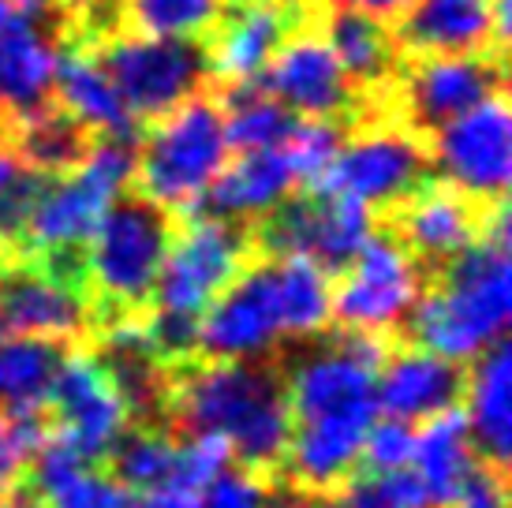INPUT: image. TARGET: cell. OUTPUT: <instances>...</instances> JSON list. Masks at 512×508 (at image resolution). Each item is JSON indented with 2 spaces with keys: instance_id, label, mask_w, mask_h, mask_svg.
<instances>
[{
  "instance_id": "cell-1",
  "label": "cell",
  "mask_w": 512,
  "mask_h": 508,
  "mask_svg": "<svg viewBox=\"0 0 512 508\" xmlns=\"http://www.w3.org/2000/svg\"><path fill=\"white\" fill-rule=\"evenodd\" d=\"M397 344L382 333L337 329L333 337L322 333L307 352H277L292 415L285 482L333 497L356 475L363 438L378 419V370Z\"/></svg>"
},
{
  "instance_id": "cell-2",
  "label": "cell",
  "mask_w": 512,
  "mask_h": 508,
  "mask_svg": "<svg viewBox=\"0 0 512 508\" xmlns=\"http://www.w3.org/2000/svg\"><path fill=\"white\" fill-rule=\"evenodd\" d=\"M169 434H214L258 479L281 475L292 434L281 359H195L169 374Z\"/></svg>"
},
{
  "instance_id": "cell-3",
  "label": "cell",
  "mask_w": 512,
  "mask_h": 508,
  "mask_svg": "<svg viewBox=\"0 0 512 508\" xmlns=\"http://www.w3.org/2000/svg\"><path fill=\"white\" fill-rule=\"evenodd\" d=\"M512 314L509 202H494L483 236L468 251L427 273V288L412 307L400 340L415 348L468 363L505 337Z\"/></svg>"
},
{
  "instance_id": "cell-4",
  "label": "cell",
  "mask_w": 512,
  "mask_h": 508,
  "mask_svg": "<svg viewBox=\"0 0 512 508\" xmlns=\"http://www.w3.org/2000/svg\"><path fill=\"white\" fill-rule=\"evenodd\" d=\"M172 236L176 217L143 195L116 198L105 210L86 243V299L94 311V333L150 311Z\"/></svg>"
},
{
  "instance_id": "cell-5",
  "label": "cell",
  "mask_w": 512,
  "mask_h": 508,
  "mask_svg": "<svg viewBox=\"0 0 512 508\" xmlns=\"http://www.w3.org/2000/svg\"><path fill=\"white\" fill-rule=\"evenodd\" d=\"M228 165L225 113L214 86L184 101L180 109L146 127V142L135 157V195L165 213L195 217L202 198Z\"/></svg>"
},
{
  "instance_id": "cell-6",
  "label": "cell",
  "mask_w": 512,
  "mask_h": 508,
  "mask_svg": "<svg viewBox=\"0 0 512 508\" xmlns=\"http://www.w3.org/2000/svg\"><path fill=\"white\" fill-rule=\"evenodd\" d=\"M247 232L255 258H307L333 277L352 266V258L367 247L378 232V217L348 195L292 191L281 206L247 225Z\"/></svg>"
},
{
  "instance_id": "cell-7",
  "label": "cell",
  "mask_w": 512,
  "mask_h": 508,
  "mask_svg": "<svg viewBox=\"0 0 512 508\" xmlns=\"http://www.w3.org/2000/svg\"><path fill=\"white\" fill-rule=\"evenodd\" d=\"M94 53L105 75L113 79L124 109L143 131L210 86V64L202 42L143 38L131 30H116Z\"/></svg>"
},
{
  "instance_id": "cell-8",
  "label": "cell",
  "mask_w": 512,
  "mask_h": 508,
  "mask_svg": "<svg viewBox=\"0 0 512 508\" xmlns=\"http://www.w3.org/2000/svg\"><path fill=\"white\" fill-rule=\"evenodd\" d=\"M430 169V146L419 135L389 116H367L352 124V135H344L326 180L314 191L356 198L374 217H382L427 184Z\"/></svg>"
},
{
  "instance_id": "cell-9",
  "label": "cell",
  "mask_w": 512,
  "mask_h": 508,
  "mask_svg": "<svg viewBox=\"0 0 512 508\" xmlns=\"http://www.w3.org/2000/svg\"><path fill=\"white\" fill-rule=\"evenodd\" d=\"M505 90V57L460 53V57H404L382 101V116L404 124L412 135H430Z\"/></svg>"
},
{
  "instance_id": "cell-10",
  "label": "cell",
  "mask_w": 512,
  "mask_h": 508,
  "mask_svg": "<svg viewBox=\"0 0 512 508\" xmlns=\"http://www.w3.org/2000/svg\"><path fill=\"white\" fill-rule=\"evenodd\" d=\"M251 258H255V247H251L247 225L195 213L187 217V225H176L150 307L202 318V311L240 277Z\"/></svg>"
},
{
  "instance_id": "cell-11",
  "label": "cell",
  "mask_w": 512,
  "mask_h": 508,
  "mask_svg": "<svg viewBox=\"0 0 512 508\" xmlns=\"http://www.w3.org/2000/svg\"><path fill=\"white\" fill-rule=\"evenodd\" d=\"M427 288V269L415 262L385 228L352 258L344 277L333 284V322L341 329L397 337L412 307Z\"/></svg>"
},
{
  "instance_id": "cell-12",
  "label": "cell",
  "mask_w": 512,
  "mask_h": 508,
  "mask_svg": "<svg viewBox=\"0 0 512 508\" xmlns=\"http://www.w3.org/2000/svg\"><path fill=\"white\" fill-rule=\"evenodd\" d=\"M427 146L430 165H438L449 187L483 206L505 202L512 176V113L505 90L438 127Z\"/></svg>"
},
{
  "instance_id": "cell-13",
  "label": "cell",
  "mask_w": 512,
  "mask_h": 508,
  "mask_svg": "<svg viewBox=\"0 0 512 508\" xmlns=\"http://www.w3.org/2000/svg\"><path fill=\"white\" fill-rule=\"evenodd\" d=\"M288 348L277 262L251 258L236 281L202 311L199 359H273Z\"/></svg>"
},
{
  "instance_id": "cell-14",
  "label": "cell",
  "mask_w": 512,
  "mask_h": 508,
  "mask_svg": "<svg viewBox=\"0 0 512 508\" xmlns=\"http://www.w3.org/2000/svg\"><path fill=\"white\" fill-rule=\"evenodd\" d=\"M318 12L322 0H221V15L202 38L210 86L255 83L273 53Z\"/></svg>"
},
{
  "instance_id": "cell-15",
  "label": "cell",
  "mask_w": 512,
  "mask_h": 508,
  "mask_svg": "<svg viewBox=\"0 0 512 508\" xmlns=\"http://www.w3.org/2000/svg\"><path fill=\"white\" fill-rule=\"evenodd\" d=\"M255 83L273 101H281L288 113H299L303 120H341L348 127L367 120V105L356 94V86L348 83L344 68L322 38L318 19L299 27L273 53Z\"/></svg>"
},
{
  "instance_id": "cell-16",
  "label": "cell",
  "mask_w": 512,
  "mask_h": 508,
  "mask_svg": "<svg viewBox=\"0 0 512 508\" xmlns=\"http://www.w3.org/2000/svg\"><path fill=\"white\" fill-rule=\"evenodd\" d=\"M45 415H49V434L79 452L86 464H101L113 452L116 438L131 426L128 408L116 396L105 367L86 348L64 352Z\"/></svg>"
},
{
  "instance_id": "cell-17",
  "label": "cell",
  "mask_w": 512,
  "mask_h": 508,
  "mask_svg": "<svg viewBox=\"0 0 512 508\" xmlns=\"http://www.w3.org/2000/svg\"><path fill=\"white\" fill-rule=\"evenodd\" d=\"M486 213L490 206L430 176L419 191H412L393 210H385L378 217V228H385L419 266L434 273L483 236Z\"/></svg>"
},
{
  "instance_id": "cell-18",
  "label": "cell",
  "mask_w": 512,
  "mask_h": 508,
  "mask_svg": "<svg viewBox=\"0 0 512 508\" xmlns=\"http://www.w3.org/2000/svg\"><path fill=\"white\" fill-rule=\"evenodd\" d=\"M0 329L12 337L86 348V344H94V311L83 292L64 288L30 262H4L0 269Z\"/></svg>"
},
{
  "instance_id": "cell-19",
  "label": "cell",
  "mask_w": 512,
  "mask_h": 508,
  "mask_svg": "<svg viewBox=\"0 0 512 508\" xmlns=\"http://www.w3.org/2000/svg\"><path fill=\"white\" fill-rule=\"evenodd\" d=\"M464 363L441 359V355L415 348L400 340L378 370V411L400 423H427L464 400Z\"/></svg>"
},
{
  "instance_id": "cell-20",
  "label": "cell",
  "mask_w": 512,
  "mask_h": 508,
  "mask_svg": "<svg viewBox=\"0 0 512 508\" xmlns=\"http://www.w3.org/2000/svg\"><path fill=\"white\" fill-rule=\"evenodd\" d=\"M393 38L404 57H505L494 30V0H412V8L397 19Z\"/></svg>"
},
{
  "instance_id": "cell-21",
  "label": "cell",
  "mask_w": 512,
  "mask_h": 508,
  "mask_svg": "<svg viewBox=\"0 0 512 508\" xmlns=\"http://www.w3.org/2000/svg\"><path fill=\"white\" fill-rule=\"evenodd\" d=\"M60 30L42 15H15L0 30V127L45 109L53 101Z\"/></svg>"
},
{
  "instance_id": "cell-22",
  "label": "cell",
  "mask_w": 512,
  "mask_h": 508,
  "mask_svg": "<svg viewBox=\"0 0 512 508\" xmlns=\"http://www.w3.org/2000/svg\"><path fill=\"white\" fill-rule=\"evenodd\" d=\"M318 30L348 75V83L356 86V94L367 105V116H382V101L404 60L393 27L370 15L333 8V12H318Z\"/></svg>"
},
{
  "instance_id": "cell-23",
  "label": "cell",
  "mask_w": 512,
  "mask_h": 508,
  "mask_svg": "<svg viewBox=\"0 0 512 508\" xmlns=\"http://www.w3.org/2000/svg\"><path fill=\"white\" fill-rule=\"evenodd\" d=\"M53 101L98 139L139 142L143 135L135 116L124 109L113 79L101 68L98 53L86 45L60 42L57 71H53Z\"/></svg>"
},
{
  "instance_id": "cell-24",
  "label": "cell",
  "mask_w": 512,
  "mask_h": 508,
  "mask_svg": "<svg viewBox=\"0 0 512 508\" xmlns=\"http://www.w3.org/2000/svg\"><path fill=\"white\" fill-rule=\"evenodd\" d=\"M296 172L288 165L285 150H251L228 161L217 176L202 206L210 217H225L236 225H255L273 206H281L296 191ZM199 206V213H202Z\"/></svg>"
},
{
  "instance_id": "cell-25",
  "label": "cell",
  "mask_w": 512,
  "mask_h": 508,
  "mask_svg": "<svg viewBox=\"0 0 512 508\" xmlns=\"http://www.w3.org/2000/svg\"><path fill=\"white\" fill-rule=\"evenodd\" d=\"M468 396V434L479 460L509 471L512 452V348L509 340H494L486 352H479V363L471 367L464 381Z\"/></svg>"
},
{
  "instance_id": "cell-26",
  "label": "cell",
  "mask_w": 512,
  "mask_h": 508,
  "mask_svg": "<svg viewBox=\"0 0 512 508\" xmlns=\"http://www.w3.org/2000/svg\"><path fill=\"white\" fill-rule=\"evenodd\" d=\"M30 494L42 508H135V494L53 434L30 460Z\"/></svg>"
},
{
  "instance_id": "cell-27",
  "label": "cell",
  "mask_w": 512,
  "mask_h": 508,
  "mask_svg": "<svg viewBox=\"0 0 512 508\" xmlns=\"http://www.w3.org/2000/svg\"><path fill=\"white\" fill-rule=\"evenodd\" d=\"M0 131H4V150H12L27 169L42 172L49 180L79 169L98 142V135H90L75 116L60 109L57 101H49L38 113L19 116Z\"/></svg>"
},
{
  "instance_id": "cell-28",
  "label": "cell",
  "mask_w": 512,
  "mask_h": 508,
  "mask_svg": "<svg viewBox=\"0 0 512 508\" xmlns=\"http://www.w3.org/2000/svg\"><path fill=\"white\" fill-rule=\"evenodd\" d=\"M479 464V452L471 445L464 408H449L427 419L423 430H415L412 471L427 486L434 508H445Z\"/></svg>"
},
{
  "instance_id": "cell-29",
  "label": "cell",
  "mask_w": 512,
  "mask_h": 508,
  "mask_svg": "<svg viewBox=\"0 0 512 508\" xmlns=\"http://www.w3.org/2000/svg\"><path fill=\"white\" fill-rule=\"evenodd\" d=\"M64 344L34 337L0 340V415L45 411Z\"/></svg>"
},
{
  "instance_id": "cell-30",
  "label": "cell",
  "mask_w": 512,
  "mask_h": 508,
  "mask_svg": "<svg viewBox=\"0 0 512 508\" xmlns=\"http://www.w3.org/2000/svg\"><path fill=\"white\" fill-rule=\"evenodd\" d=\"M217 101L225 113V139L228 150H281L296 116L281 101H273L258 83L217 86Z\"/></svg>"
},
{
  "instance_id": "cell-31",
  "label": "cell",
  "mask_w": 512,
  "mask_h": 508,
  "mask_svg": "<svg viewBox=\"0 0 512 508\" xmlns=\"http://www.w3.org/2000/svg\"><path fill=\"white\" fill-rule=\"evenodd\" d=\"M176 452L180 441L169 430L157 426H128L116 438L113 452L105 456L109 475H113L128 494H154L161 486H172L176 475Z\"/></svg>"
},
{
  "instance_id": "cell-32",
  "label": "cell",
  "mask_w": 512,
  "mask_h": 508,
  "mask_svg": "<svg viewBox=\"0 0 512 508\" xmlns=\"http://www.w3.org/2000/svg\"><path fill=\"white\" fill-rule=\"evenodd\" d=\"M221 15V0H120V23L143 38L202 42Z\"/></svg>"
},
{
  "instance_id": "cell-33",
  "label": "cell",
  "mask_w": 512,
  "mask_h": 508,
  "mask_svg": "<svg viewBox=\"0 0 512 508\" xmlns=\"http://www.w3.org/2000/svg\"><path fill=\"white\" fill-rule=\"evenodd\" d=\"M45 184L49 176L27 169L12 150H0V251L4 258L19 251Z\"/></svg>"
},
{
  "instance_id": "cell-34",
  "label": "cell",
  "mask_w": 512,
  "mask_h": 508,
  "mask_svg": "<svg viewBox=\"0 0 512 508\" xmlns=\"http://www.w3.org/2000/svg\"><path fill=\"white\" fill-rule=\"evenodd\" d=\"M337 508H434V501L412 467H404L352 475L337 490Z\"/></svg>"
},
{
  "instance_id": "cell-35",
  "label": "cell",
  "mask_w": 512,
  "mask_h": 508,
  "mask_svg": "<svg viewBox=\"0 0 512 508\" xmlns=\"http://www.w3.org/2000/svg\"><path fill=\"white\" fill-rule=\"evenodd\" d=\"M344 135H348V124L341 120H296L292 131L285 139V157L292 172H296V184H303L307 191L326 180L333 157L341 150Z\"/></svg>"
},
{
  "instance_id": "cell-36",
  "label": "cell",
  "mask_w": 512,
  "mask_h": 508,
  "mask_svg": "<svg viewBox=\"0 0 512 508\" xmlns=\"http://www.w3.org/2000/svg\"><path fill=\"white\" fill-rule=\"evenodd\" d=\"M49 438V415L30 411V415H0V501L15 494V486L30 467L34 452Z\"/></svg>"
},
{
  "instance_id": "cell-37",
  "label": "cell",
  "mask_w": 512,
  "mask_h": 508,
  "mask_svg": "<svg viewBox=\"0 0 512 508\" xmlns=\"http://www.w3.org/2000/svg\"><path fill=\"white\" fill-rule=\"evenodd\" d=\"M412 452H415L412 423L374 419V426H370L367 438H363L359 467L363 471H404V467H412Z\"/></svg>"
},
{
  "instance_id": "cell-38",
  "label": "cell",
  "mask_w": 512,
  "mask_h": 508,
  "mask_svg": "<svg viewBox=\"0 0 512 508\" xmlns=\"http://www.w3.org/2000/svg\"><path fill=\"white\" fill-rule=\"evenodd\" d=\"M445 508H509V490H505V471L479 460L475 471L460 482V490Z\"/></svg>"
},
{
  "instance_id": "cell-39",
  "label": "cell",
  "mask_w": 512,
  "mask_h": 508,
  "mask_svg": "<svg viewBox=\"0 0 512 508\" xmlns=\"http://www.w3.org/2000/svg\"><path fill=\"white\" fill-rule=\"evenodd\" d=\"M262 490H266V482L251 471H225L206 490L202 508H258L262 505Z\"/></svg>"
},
{
  "instance_id": "cell-40",
  "label": "cell",
  "mask_w": 512,
  "mask_h": 508,
  "mask_svg": "<svg viewBox=\"0 0 512 508\" xmlns=\"http://www.w3.org/2000/svg\"><path fill=\"white\" fill-rule=\"evenodd\" d=\"M322 4H333L341 12H359V15H370V19H382L389 27L412 8V0H322Z\"/></svg>"
},
{
  "instance_id": "cell-41",
  "label": "cell",
  "mask_w": 512,
  "mask_h": 508,
  "mask_svg": "<svg viewBox=\"0 0 512 508\" xmlns=\"http://www.w3.org/2000/svg\"><path fill=\"white\" fill-rule=\"evenodd\" d=\"M329 497L307 494L292 482H277V486H266L262 490V505L258 508H326Z\"/></svg>"
},
{
  "instance_id": "cell-42",
  "label": "cell",
  "mask_w": 512,
  "mask_h": 508,
  "mask_svg": "<svg viewBox=\"0 0 512 508\" xmlns=\"http://www.w3.org/2000/svg\"><path fill=\"white\" fill-rule=\"evenodd\" d=\"M135 508H202V494H191L184 486H161L154 494H143Z\"/></svg>"
},
{
  "instance_id": "cell-43",
  "label": "cell",
  "mask_w": 512,
  "mask_h": 508,
  "mask_svg": "<svg viewBox=\"0 0 512 508\" xmlns=\"http://www.w3.org/2000/svg\"><path fill=\"white\" fill-rule=\"evenodd\" d=\"M90 0H53V19L64 23V19H72L75 12H83Z\"/></svg>"
},
{
  "instance_id": "cell-44",
  "label": "cell",
  "mask_w": 512,
  "mask_h": 508,
  "mask_svg": "<svg viewBox=\"0 0 512 508\" xmlns=\"http://www.w3.org/2000/svg\"><path fill=\"white\" fill-rule=\"evenodd\" d=\"M19 15H49L53 12V0H12Z\"/></svg>"
},
{
  "instance_id": "cell-45",
  "label": "cell",
  "mask_w": 512,
  "mask_h": 508,
  "mask_svg": "<svg viewBox=\"0 0 512 508\" xmlns=\"http://www.w3.org/2000/svg\"><path fill=\"white\" fill-rule=\"evenodd\" d=\"M0 508H42V501L34 494H19V490H15V494H8L0 501Z\"/></svg>"
},
{
  "instance_id": "cell-46",
  "label": "cell",
  "mask_w": 512,
  "mask_h": 508,
  "mask_svg": "<svg viewBox=\"0 0 512 508\" xmlns=\"http://www.w3.org/2000/svg\"><path fill=\"white\" fill-rule=\"evenodd\" d=\"M15 15H19V12H15V4H12V0H0V30L8 27V23H12Z\"/></svg>"
},
{
  "instance_id": "cell-47",
  "label": "cell",
  "mask_w": 512,
  "mask_h": 508,
  "mask_svg": "<svg viewBox=\"0 0 512 508\" xmlns=\"http://www.w3.org/2000/svg\"><path fill=\"white\" fill-rule=\"evenodd\" d=\"M4 262H8V258H4V251H0V269H4Z\"/></svg>"
},
{
  "instance_id": "cell-48",
  "label": "cell",
  "mask_w": 512,
  "mask_h": 508,
  "mask_svg": "<svg viewBox=\"0 0 512 508\" xmlns=\"http://www.w3.org/2000/svg\"><path fill=\"white\" fill-rule=\"evenodd\" d=\"M0 146H4V131H0Z\"/></svg>"
}]
</instances>
